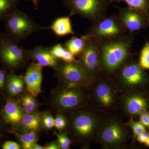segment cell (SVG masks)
Listing matches in <instances>:
<instances>
[{
	"label": "cell",
	"instance_id": "obj_9",
	"mask_svg": "<svg viewBox=\"0 0 149 149\" xmlns=\"http://www.w3.org/2000/svg\"><path fill=\"white\" fill-rule=\"evenodd\" d=\"M85 35L86 45L79 61L88 74L93 77L101 69L100 42Z\"/></svg>",
	"mask_w": 149,
	"mask_h": 149
},
{
	"label": "cell",
	"instance_id": "obj_10",
	"mask_svg": "<svg viewBox=\"0 0 149 149\" xmlns=\"http://www.w3.org/2000/svg\"><path fill=\"white\" fill-rule=\"evenodd\" d=\"M74 133L81 139H91L97 134L100 129V121L93 113L83 112L74 117L72 123Z\"/></svg>",
	"mask_w": 149,
	"mask_h": 149
},
{
	"label": "cell",
	"instance_id": "obj_12",
	"mask_svg": "<svg viewBox=\"0 0 149 149\" xmlns=\"http://www.w3.org/2000/svg\"><path fill=\"white\" fill-rule=\"evenodd\" d=\"M123 109L132 118L139 116L143 112L149 111V96L139 89L129 93L123 100Z\"/></svg>",
	"mask_w": 149,
	"mask_h": 149
},
{
	"label": "cell",
	"instance_id": "obj_41",
	"mask_svg": "<svg viewBox=\"0 0 149 149\" xmlns=\"http://www.w3.org/2000/svg\"><path fill=\"white\" fill-rule=\"evenodd\" d=\"M145 146L146 147H149V138L146 141V142L145 143Z\"/></svg>",
	"mask_w": 149,
	"mask_h": 149
},
{
	"label": "cell",
	"instance_id": "obj_13",
	"mask_svg": "<svg viewBox=\"0 0 149 149\" xmlns=\"http://www.w3.org/2000/svg\"><path fill=\"white\" fill-rule=\"evenodd\" d=\"M85 95L79 89L68 88L60 92L56 99L57 105L65 110H72L83 105Z\"/></svg>",
	"mask_w": 149,
	"mask_h": 149
},
{
	"label": "cell",
	"instance_id": "obj_17",
	"mask_svg": "<svg viewBox=\"0 0 149 149\" xmlns=\"http://www.w3.org/2000/svg\"><path fill=\"white\" fill-rule=\"evenodd\" d=\"M3 117L6 124L15 125L21 122L22 111L18 104L13 99L8 97L3 106Z\"/></svg>",
	"mask_w": 149,
	"mask_h": 149
},
{
	"label": "cell",
	"instance_id": "obj_20",
	"mask_svg": "<svg viewBox=\"0 0 149 149\" xmlns=\"http://www.w3.org/2000/svg\"><path fill=\"white\" fill-rule=\"evenodd\" d=\"M86 42L85 35H83L80 38L73 36L65 42L63 45L73 55H81L85 49Z\"/></svg>",
	"mask_w": 149,
	"mask_h": 149
},
{
	"label": "cell",
	"instance_id": "obj_14",
	"mask_svg": "<svg viewBox=\"0 0 149 149\" xmlns=\"http://www.w3.org/2000/svg\"><path fill=\"white\" fill-rule=\"evenodd\" d=\"M94 95L96 103L102 108L111 107L115 102V91L111 83L107 80H101L96 84Z\"/></svg>",
	"mask_w": 149,
	"mask_h": 149
},
{
	"label": "cell",
	"instance_id": "obj_19",
	"mask_svg": "<svg viewBox=\"0 0 149 149\" xmlns=\"http://www.w3.org/2000/svg\"><path fill=\"white\" fill-rule=\"evenodd\" d=\"M24 80L22 77L11 72L8 74L6 90L10 97L17 95L24 88Z\"/></svg>",
	"mask_w": 149,
	"mask_h": 149
},
{
	"label": "cell",
	"instance_id": "obj_32",
	"mask_svg": "<svg viewBox=\"0 0 149 149\" xmlns=\"http://www.w3.org/2000/svg\"><path fill=\"white\" fill-rule=\"evenodd\" d=\"M8 74L4 68H0V92L6 87Z\"/></svg>",
	"mask_w": 149,
	"mask_h": 149
},
{
	"label": "cell",
	"instance_id": "obj_4",
	"mask_svg": "<svg viewBox=\"0 0 149 149\" xmlns=\"http://www.w3.org/2000/svg\"><path fill=\"white\" fill-rule=\"evenodd\" d=\"M18 43L7 33H0V60L8 69H16L29 57V50Z\"/></svg>",
	"mask_w": 149,
	"mask_h": 149
},
{
	"label": "cell",
	"instance_id": "obj_11",
	"mask_svg": "<svg viewBox=\"0 0 149 149\" xmlns=\"http://www.w3.org/2000/svg\"><path fill=\"white\" fill-rule=\"evenodd\" d=\"M118 18L121 26L127 31L133 32L148 26V20L140 12L129 8H118Z\"/></svg>",
	"mask_w": 149,
	"mask_h": 149
},
{
	"label": "cell",
	"instance_id": "obj_16",
	"mask_svg": "<svg viewBox=\"0 0 149 149\" xmlns=\"http://www.w3.org/2000/svg\"><path fill=\"white\" fill-rule=\"evenodd\" d=\"M29 55L42 67H50L54 68L58 67L57 59L51 53L50 48L37 46L32 50L29 51Z\"/></svg>",
	"mask_w": 149,
	"mask_h": 149
},
{
	"label": "cell",
	"instance_id": "obj_25",
	"mask_svg": "<svg viewBox=\"0 0 149 149\" xmlns=\"http://www.w3.org/2000/svg\"><path fill=\"white\" fill-rule=\"evenodd\" d=\"M139 64L143 70H149V42L146 41L141 50Z\"/></svg>",
	"mask_w": 149,
	"mask_h": 149
},
{
	"label": "cell",
	"instance_id": "obj_40",
	"mask_svg": "<svg viewBox=\"0 0 149 149\" xmlns=\"http://www.w3.org/2000/svg\"><path fill=\"white\" fill-rule=\"evenodd\" d=\"M33 149H45L44 147L42 146H40V145H38L35 143L34 145V146L33 147Z\"/></svg>",
	"mask_w": 149,
	"mask_h": 149
},
{
	"label": "cell",
	"instance_id": "obj_28",
	"mask_svg": "<svg viewBox=\"0 0 149 149\" xmlns=\"http://www.w3.org/2000/svg\"><path fill=\"white\" fill-rule=\"evenodd\" d=\"M57 137L59 144L62 149H67L69 148L71 144V141L65 134H59L55 133Z\"/></svg>",
	"mask_w": 149,
	"mask_h": 149
},
{
	"label": "cell",
	"instance_id": "obj_34",
	"mask_svg": "<svg viewBox=\"0 0 149 149\" xmlns=\"http://www.w3.org/2000/svg\"><path fill=\"white\" fill-rule=\"evenodd\" d=\"M61 59L63 60L64 62L66 63H72L77 61L74 58V56L66 49L63 53Z\"/></svg>",
	"mask_w": 149,
	"mask_h": 149
},
{
	"label": "cell",
	"instance_id": "obj_39",
	"mask_svg": "<svg viewBox=\"0 0 149 149\" xmlns=\"http://www.w3.org/2000/svg\"><path fill=\"white\" fill-rule=\"evenodd\" d=\"M27 1H31L34 4L35 9H37L39 6V0H27Z\"/></svg>",
	"mask_w": 149,
	"mask_h": 149
},
{
	"label": "cell",
	"instance_id": "obj_29",
	"mask_svg": "<svg viewBox=\"0 0 149 149\" xmlns=\"http://www.w3.org/2000/svg\"><path fill=\"white\" fill-rule=\"evenodd\" d=\"M65 48L63 45L57 44L50 48L51 53L57 59H61L63 53L65 51Z\"/></svg>",
	"mask_w": 149,
	"mask_h": 149
},
{
	"label": "cell",
	"instance_id": "obj_26",
	"mask_svg": "<svg viewBox=\"0 0 149 149\" xmlns=\"http://www.w3.org/2000/svg\"><path fill=\"white\" fill-rule=\"evenodd\" d=\"M22 104L27 113H31L34 111L37 108V103L32 95H25L21 98Z\"/></svg>",
	"mask_w": 149,
	"mask_h": 149
},
{
	"label": "cell",
	"instance_id": "obj_18",
	"mask_svg": "<svg viewBox=\"0 0 149 149\" xmlns=\"http://www.w3.org/2000/svg\"><path fill=\"white\" fill-rule=\"evenodd\" d=\"M47 29H50L58 37H63L66 35H75L72 30L70 17H61L54 20L50 27Z\"/></svg>",
	"mask_w": 149,
	"mask_h": 149
},
{
	"label": "cell",
	"instance_id": "obj_33",
	"mask_svg": "<svg viewBox=\"0 0 149 149\" xmlns=\"http://www.w3.org/2000/svg\"><path fill=\"white\" fill-rule=\"evenodd\" d=\"M140 121L149 130V111L143 112L139 115Z\"/></svg>",
	"mask_w": 149,
	"mask_h": 149
},
{
	"label": "cell",
	"instance_id": "obj_35",
	"mask_svg": "<svg viewBox=\"0 0 149 149\" xmlns=\"http://www.w3.org/2000/svg\"><path fill=\"white\" fill-rule=\"evenodd\" d=\"M3 149H19L20 146L17 143L13 141H6L2 146Z\"/></svg>",
	"mask_w": 149,
	"mask_h": 149
},
{
	"label": "cell",
	"instance_id": "obj_37",
	"mask_svg": "<svg viewBox=\"0 0 149 149\" xmlns=\"http://www.w3.org/2000/svg\"><path fill=\"white\" fill-rule=\"evenodd\" d=\"M2 109H0V139L2 136L3 130V123H6L3 117L2 113Z\"/></svg>",
	"mask_w": 149,
	"mask_h": 149
},
{
	"label": "cell",
	"instance_id": "obj_6",
	"mask_svg": "<svg viewBox=\"0 0 149 149\" xmlns=\"http://www.w3.org/2000/svg\"><path fill=\"white\" fill-rule=\"evenodd\" d=\"M128 135L125 127L119 121L113 119L105 123L97 133L99 142L106 148H121L126 143Z\"/></svg>",
	"mask_w": 149,
	"mask_h": 149
},
{
	"label": "cell",
	"instance_id": "obj_27",
	"mask_svg": "<svg viewBox=\"0 0 149 149\" xmlns=\"http://www.w3.org/2000/svg\"><path fill=\"white\" fill-rule=\"evenodd\" d=\"M128 125L133 130V139H136L137 136L142 133L148 132L146 127L140 121L131 120Z\"/></svg>",
	"mask_w": 149,
	"mask_h": 149
},
{
	"label": "cell",
	"instance_id": "obj_15",
	"mask_svg": "<svg viewBox=\"0 0 149 149\" xmlns=\"http://www.w3.org/2000/svg\"><path fill=\"white\" fill-rule=\"evenodd\" d=\"M42 67L37 63H32L27 68L24 77V81L27 90L31 95L36 97L41 92L42 80Z\"/></svg>",
	"mask_w": 149,
	"mask_h": 149
},
{
	"label": "cell",
	"instance_id": "obj_22",
	"mask_svg": "<svg viewBox=\"0 0 149 149\" xmlns=\"http://www.w3.org/2000/svg\"><path fill=\"white\" fill-rule=\"evenodd\" d=\"M112 2H124L128 8L140 12L145 16H148V5L147 0H111Z\"/></svg>",
	"mask_w": 149,
	"mask_h": 149
},
{
	"label": "cell",
	"instance_id": "obj_36",
	"mask_svg": "<svg viewBox=\"0 0 149 149\" xmlns=\"http://www.w3.org/2000/svg\"><path fill=\"white\" fill-rule=\"evenodd\" d=\"M149 138V132H145L136 137V140L141 143H145Z\"/></svg>",
	"mask_w": 149,
	"mask_h": 149
},
{
	"label": "cell",
	"instance_id": "obj_2",
	"mask_svg": "<svg viewBox=\"0 0 149 149\" xmlns=\"http://www.w3.org/2000/svg\"><path fill=\"white\" fill-rule=\"evenodd\" d=\"M3 21L8 35L17 42L33 33L47 29L35 23L27 14L17 8L9 14Z\"/></svg>",
	"mask_w": 149,
	"mask_h": 149
},
{
	"label": "cell",
	"instance_id": "obj_24",
	"mask_svg": "<svg viewBox=\"0 0 149 149\" xmlns=\"http://www.w3.org/2000/svg\"><path fill=\"white\" fill-rule=\"evenodd\" d=\"M22 147L25 149H32L36 143V134L35 131H31L22 134L19 137Z\"/></svg>",
	"mask_w": 149,
	"mask_h": 149
},
{
	"label": "cell",
	"instance_id": "obj_31",
	"mask_svg": "<svg viewBox=\"0 0 149 149\" xmlns=\"http://www.w3.org/2000/svg\"><path fill=\"white\" fill-rule=\"evenodd\" d=\"M66 121L64 116L62 115H58L55 119L54 126L56 129L62 130L66 127Z\"/></svg>",
	"mask_w": 149,
	"mask_h": 149
},
{
	"label": "cell",
	"instance_id": "obj_5",
	"mask_svg": "<svg viewBox=\"0 0 149 149\" xmlns=\"http://www.w3.org/2000/svg\"><path fill=\"white\" fill-rule=\"evenodd\" d=\"M127 32L120 24L117 15H111L93 22L86 31V35L102 42L122 37Z\"/></svg>",
	"mask_w": 149,
	"mask_h": 149
},
{
	"label": "cell",
	"instance_id": "obj_3",
	"mask_svg": "<svg viewBox=\"0 0 149 149\" xmlns=\"http://www.w3.org/2000/svg\"><path fill=\"white\" fill-rule=\"evenodd\" d=\"M111 0H63L70 11L69 16L78 14L93 22L105 18Z\"/></svg>",
	"mask_w": 149,
	"mask_h": 149
},
{
	"label": "cell",
	"instance_id": "obj_23",
	"mask_svg": "<svg viewBox=\"0 0 149 149\" xmlns=\"http://www.w3.org/2000/svg\"><path fill=\"white\" fill-rule=\"evenodd\" d=\"M19 0H0V21L17 8Z\"/></svg>",
	"mask_w": 149,
	"mask_h": 149
},
{
	"label": "cell",
	"instance_id": "obj_21",
	"mask_svg": "<svg viewBox=\"0 0 149 149\" xmlns=\"http://www.w3.org/2000/svg\"><path fill=\"white\" fill-rule=\"evenodd\" d=\"M21 122L25 130L35 131L40 126V117L37 114L27 113L22 116Z\"/></svg>",
	"mask_w": 149,
	"mask_h": 149
},
{
	"label": "cell",
	"instance_id": "obj_7",
	"mask_svg": "<svg viewBox=\"0 0 149 149\" xmlns=\"http://www.w3.org/2000/svg\"><path fill=\"white\" fill-rule=\"evenodd\" d=\"M119 70L118 77L123 88L135 90L149 85V75L136 61H128Z\"/></svg>",
	"mask_w": 149,
	"mask_h": 149
},
{
	"label": "cell",
	"instance_id": "obj_38",
	"mask_svg": "<svg viewBox=\"0 0 149 149\" xmlns=\"http://www.w3.org/2000/svg\"><path fill=\"white\" fill-rule=\"evenodd\" d=\"M58 146L55 143H53L51 145H49L47 147L45 148V149H58Z\"/></svg>",
	"mask_w": 149,
	"mask_h": 149
},
{
	"label": "cell",
	"instance_id": "obj_8",
	"mask_svg": "<svg viewBox=\"0 0 149 149\" xmlns=\"http://www.w3.org/2000/svg\"><path fill=\"white\" fill-rule=\"evenodd\" d=\"M58 68L59 75L68 84V88L88 86L93 78L77 61L72 63L65 62Z\"/></svg>",
	"mask_w": 149,
	"mask_h": 149
},
{
	"label": "cell",
	"instance_id": "obj_1",
	"mask_svg": "<svg viewBox=\"0 0 149 149\" xmlns=\"http://www.w3.org/2000/svg\"><path fill=\"white\" fill-rule=\"evenodd\" d=\"M133 33L100 42L101 69L103 71L109 74L114 73L128 62L134 41Z\"/></svg>",
	"mask_w": 149,
	"mask_h": 149
},
{
	"label": "cell",
	"instance_id": "obj_30",
	"mask_svg": "<svg viewBox=\"0 0 149 149\" xmlns=\"http://www.w3.org/2000/svg\"><path fill=\"white\" fill-rule=\"evenodd\" d=\"M43 126L46 129H51L54 126L55 119L50 114H46L42 119Z\"/></svg>",
	"mask_w": 149,
	"mask_h": 149
}]
</instances>
